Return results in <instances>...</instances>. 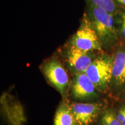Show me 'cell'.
Here are the masks:
<instances>
[{
    "mask_svg": "<svg viewBox=\"0 0 125 125\" xmlns=\"http://www.w3.org/2000/svg\"><path fill=\"white\" fill-rule=\"evenodd\" d=\"M115 19L120 41L125 45V8H121L115 15Z\"/></svg>",
    "mask_w": 125,
    "mask_h": 125,
    "instance_id": "cell-12",
    "label": "cell"
},
{
    "mask_svg": "<svg viewBox=\"0 0 125 125\" xmlns=\"http://www.w3.org/2000/svg\"><path fill=\"white\" fill-rule=\"evenodd\" d=\"M67 42L83 51L104 52L96 31L85 12L79 28Z\"/></svg>",
    "mask_w": 125,
    "mask_h": 125,
    "instance_id": "cell-5",
    "label": "cell"
},
{
    "mask_svg": "<svg viewBox=\"0 0 125 125\" xmlns=\"http://www.w3.org/2000/svg\"><path fill=\"white\" fill-rule=\"evenodd\" d=\"M113 54L100 53L85 71L86 74L101 93L109 90L112 77Z\"/></svg>",
    "mask_w": 125,
    "mask_h": 125,
    "instance_id": "cell-4",
    "label": "cell"
},
{
    "mask_svg": "<svg viewBox=\"0 0 125 125\" xmlns=\"http://www.w3.org/2000/svg\"><path fill=\"white\" fill-rule=\"evenodd\" d=\"M76 123L79 125H90L100 114L103 104L99 102L70 103Z\"/></svg>",
    "mask_w": 125,
    "mask_h": 125,
    "instance_id": "cell-7",
    "label": "cell"
},
{
    "mask_svg": "<svg viewBox=\"0 0 125 125\" xmlns=\"http://www.w3.org/2000/svg\"><path fill=\"white\" fill-rule=\"evenodd\" d=\"M115 1L120 8H125V0H115Z\"/></svg>",
    "mask_w": 125,
    "mask_h": 125,
    "instance_id": "cell-14",
    "label": "cell"
},
{
    "mask_svg": "<svg viewBox=\"0 0 125 125\" xmlns=\"http://www.w3.org/2000/svg\"><path fill=\"white\" fill-rule=\"evenodd\" d=\"M1 105L12 125H21L26 121L22 106L13 96L4 93L1 97Z\"/></svg>",
    "mask_w": 125,
    "mask_h": 125,
    "instance_id": "cell-9",
    "label": "cell"
},
{
    "mask_svg": "<svg viewBox=\"0 0 125 125\" xmlns=\"http://www.w3.org/2000/svg\"><path fill=\"white\" fill-rule=\"evenodd\" d=\"M101 125H123L116 118V115L111 111L104 112L101 119Z\"/></svg>",
    "mask_w": 125,
    "mask_h": 125,
    "instance_id": "cell-13",
    "label": "cell"
},
{
    "mask_svg": "<svg viewBox=\"0 0 125 125\" xmlns=\"http://www.w3.org/2000/svg\"><path fill=\"white\" fill-rule=\"evenodd\" d=\"M85 13L96 31L103 51L112 54L121 43L115 15L92 5H86Z\"/></svg>",
    "mask_w": 125,
    "mask_h": 125,
    "instance_id": "cell-1",
    "label": "cell"
},
{
    "mask_svg": "<svg viewBox=\"0 0 125 125\" xmlns=\"http://www.w3.org/2000/svg\"><path fill=\"white\" fill-rule=\"evenodd\" d=\"M122 125H125V119L124 121H123V122L122 123Z\"/></svg>",
    "mask_w": 125,
    "mask_h": 125,
    "instance_id": "cell-16",
    "label": "cell"
},
{
    "mask_svg": "<svg viewBox=\"0 0 125 125\" xmlns=\"http://www.w3.org/2000/svg\"><path fill=\"white\" fill-rule=\"evenodd\" d=\"M112 77L109 89L123 92L125 89V45L120 43L114 50Z\"/></svg>",
    "mask_w": 125,
    "mask_h": 125,
    "instance_id": "cell-8",
    "label": "cell"
},
{
    "mask_svg": "<svg viewBox=\"0 0 125 125\" xmlns=\"http://www.w3.org/2000/svg\"><path fill=\"white\" fill-rule=\"evenodd\" d=\"M78 125L77 123H76L75 122V123H74V125Z\"/></svg>",
    "mask_w": 125,
    "mask_h": 125,
    "instance_id": "cell-17",
    "label": "cell"
},
{
    "mask_svg": "<svg viewBox=\"0 0 125 125\" xmlns=\"http://www.w3.org/2000/svg\"><path fill=\"white\" fill-rule=\"evenodd\" d=\"M74 123V117L70 104L64 100L56 111L54 125H73Z\"/></svg>",
    "mask_w": 125,
    "mask_h": 125,
    "instance_id": "cell-10",
    "label": "cell"
},
{
    "mask_svg": "<svg viewBox=\"0 0 125 125\" xmlns=\"http://www.w3.org/2000/svg\"><path fill=\"white\" fill-rule=\"evenodd\" d=\"M40 69L49 83L60 93L65 100L71 82L68 70L57 53L45 59L40 65Z\"/></svg>",
    "mask_w": 125,
    "mask_h": 125,
    "instance_id": "cell-3",
    "label": "cell"
},
{
    "mask_svg": "<svg viewBox=\"0 0 125 125\" xmlns=\"http://www.w3.org/2000/svg\"><path fill=\"white\" fill-rule=\"evenodd\" d=\"M68 93L72 98L81 103L96 100L102 93L96 88L85 73L73 75Z\"/></svg>",
    "mask_w": 125,
    "mask_h": 125,
    "instance_id": "cell-6",
    "label": "cell"
},
{
    "mask_svg": "<svg viewBox=\"0 0 125 125\" xmlns=\"http://www.w3.org/2000/svg\"><path fill=\"white\" fill-rule=\"evenodd\" d=\"M100 53L78 49L66 42L59 48L56 53L70 74L85 73L93 61Z\"/></svg>",
    "mask_w": 125,
    "mask_h": 125,
    "instance_id": "cell-2",
    "label": "cell"
},
{
    "mask_svg": "<svg viewBox=\"0 0 125 125\" xmlns=\"http://www.w3.org/2000/svg\"><path fill=\"white\" fill-rule=\"evenodd\" d=\"M86 5L100 8L112 15H116L121 8L117 5L115 0H85Z\"/></svg>",
    "mask_w": 125,
    "mask_h": 125,
    "instance_id": "cell-11",
    "label": "cell"
},
{
    "mask_svg": "<svg viewBox=\"0 0 125 125\" xmlns=\"http://www.w3.org/2000/svg\"><path fill=\"white\" fill-rule=\"evenodd\" d=\"M122 95H123V97H125V89L124 90V91L123 92V93H122Z\"/></svg>",
    "mask_w": 125,
    "mask_h": 125,
    "instance_id": "cell-15",
    "label": "cell"
}]
</instances>
